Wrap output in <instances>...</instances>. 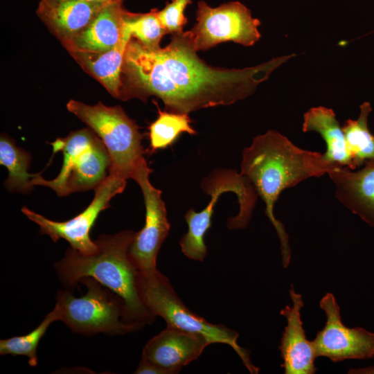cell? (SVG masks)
Returning a JSON list of instances; mask_svg holds the SVG:
<instances>
[{
    "mask_svg": "<svg viewBox=\"0 0 374 374\" xmlns=\"http://www.w3.org/2000/svg\"><path fill=\"white\" fill-rule=\"evenodd\" d=\"M293 55L242 69L209 66L197 55L190 31L175 34L163 48L129 41L124 57L120 99L145 101L153 96L169 112L188 114L229 105L251 95L271 73Z\"/></svg>",
    "mask_w": 374,
    "mask_h": 374,
    "instance_id": "cell-1",
    "label": "cell"
},
{
    "mask_svg": "<svg viewBox=\"0 0 374 374\" xmlns=\"http://www.w3.org/2000/svg\"><path fill=\"white\" fill-rule=\"evenodd\" d=\"M335 166L323 153L303 150L274 130L256 136L243 150L240 173L265 203V215L280 240L284 268L290 264L291 249L284 225L274 215V205L285 189L306 179L321 177Z\"/></svg>",
    "mask_w": 374,
    "mask_h": 374,
    "instance_id": "cell-2",
    "label": "cell"
},
{
    "mask_svg": "<svg viewBox=\"0 0 374 374\" xmlns=\"http://www.w3.org/2000/svg\"><path fill=\"white\" fill-rule=\"evenodd\" d=\"M136 232L125 230L114 235H101L95 242L98 250L84 255L69 247L54 268L62 285L75 289L80 280L91 277L109 288L125 303L123 321L138 330L154 321L155 317L142 301L138 290L139 271L128 252Z\"/></svg>",
    "mask_w": 374,
    "mask_h": 374,
    "instance_id": "cell-3",
    "label": "cell"
},
{
    "mask_svg": "<svg viewBox=\"0 0 374 374\" xmlns=\"http://www.w3.org/2000/svg\"><path fill=\"white\" fill-rule=\"evenodd\" d=\"M66 108L102 141L111 159L109 173L133 179L148 164L139 127L121 106L109 107L101 102L89 105L70 100Z\"/></svg>",
    "mask_w": 374,
    "mask_h": 374,
    "instance_id": "cell-4",
    "label": "cell"
},
{
    "mask_svg": "<svg viewBox=\"0 0 374 374\" xmlns=\"http://www.w3.org/2000/svg\"><path fill=\"white\" fill-rule=\"evenodd\" d=\"M138 290L142 301L156 317L163 318L167 326L202 335L211 344L231 346L251 374L259 373L250 359L249 351L238 344L239 333L222 324L209 323L193 313L178 297L168 278L158 269L152 273H139Z\"/></svg>",
    "mask_w": 374,
    "mask_h": 374,
    "instance_id": "cell-5",
    "label": "cell"
},
{
    "mask_svg": "<svg viewBox=\"0 0 374 374\" xmlns=\"http://www.w3.org/2000/svg\"><path fill=\"white\" fill-rule=\"evenodd\" d=\"M53 154L62 152L63 163L60 173L46 180L40 173L32 184L53 190L60 196L95 189L109 175L111 159L100 139L91 128L71 132L51 143Z\"/></svg>",
    "mask_w": 374,
    "mask_h": 374,
    "instance_id": "cell-6",
    "label": "cell"
},
{
    "mask_svg": "<svg viewBox=\"0 0 374 374\" xmlns=\"http://www.w3.org/2000/svg\"><path fill=\"white\" fill-rule=\"evenodd\" d=\"M79 283L87 287L82 297L74 296L68 290H59L56 295L60 321L73 332L121 335L139 330L124 322L125 303L116 294L91 277L83 278Z\"/></svg>",
    "mask_w": 374,
    "mask_h": 374,
    "instance_id": "cell-7",
    "label": "cell"
},
{
    "mask_svg": "<svg viewBox=\"0 0 374 374\" xmlns=\"http://www.w3.org/2000/svg\"><path fill=\"white\" fill-rule=\"evenodd\" d=\"M202 188L210 195V202L201 211L191 208L186 212L184 218L188 229L179 241L182 253L188 258L200 262L207 254L204 237L211 226V217L219 197L226 192H233L238 197L240 211L238 215L228 220L231 229H244L249 224L257 199V193L247 179L231 170L212 172L202 181Z\"/></svg>",
    "mask_w": 374,
    "mask_h": 374,
    "instance_id": "cell-8",
    "label": "cell"
},
{
    "mask_svg": "<svg viewBox=\"0 0 374 374\" xmlns=\"http://www.w3.org/2000/svg\"><path fill=\"white\" fill-rule=\"evenodd\" d=\"M196 20L190 31L197 51H206L229 41L251 46L261 36L258 29L260 21L253 18L250 10L238 1L224 3L217 8L199 1Z\"/></svg>",
    "mask_w": 374,
    "mask_h": 374,
    "instance_id": "cell-9",
    "label": "cell"
},
{
    "mask_svg": "<svg viewBox=\"0 0 374 374\" xmlns=\"http://www.w3.org/2000/svg\"><path fill=\"white\" fill-rule=\"evenodd\" d=\"M126 184L127 179L109 173L94 189V197L89 205L81 213L67 221L49 220L26 206H23L21 211L39 226L41 234L48 235L54 242L64 239L78 252L91 255L98 250L96 242L90 238L91 229L100 213L109 207L110 200L123 193Z\"/></svg>",
    "mask_w": 374,
    "mask_h": 374,
    "instance_id": "cell-10",
    "label": "cell"
},
{
    "mask_svg": "<svg viewBox=\"0 0 374 374\" xmlns=\"http://www.w3.org/2000/svg\"><path fill=\"white\" fill-rule=\"evenodd\" d=\"M152 172L146 164L132 179L140 186L143 196L145 221L143 227L136 232L128 256L134 267L143 274L157 270V257L170 229L161 191L154 188L149 179Z\"/></svg>",
    "mask_w": 374,
    "mask_h": 374,
    "instance_id": "cell-11",
    "label": "cell"
},
{
    "mask_svg": "<svg viewBox=\"0 0 374 374\" xmlns=\"http://www.w3.org/2000/svg\"><path fill=\"white\" fill-rule=\"evenodd\" d=\"M320 308L325 312L326 321L312 341L317 357H326L333 362L374 357V333L359 327L346 326L332 293L321 298Z\"/></svg>",
    "mask_w": 374,
    "mask_h": 374,
    "instance_id": "cell-12",
    "label": "cell"
},
{
    "mask_svg": "<svg viewBox=\"0 0 374 374\" xmlns=\"http://www.w3.org/2000/svg\"><path fill=\"white\" fill-rule=\"evenodd\" d=\"M210 344L202 335L167 326L147 342L141 358L168 374H175L197 359Z\"/></svg>",
    "mask_w": 374,
    "mask_h": 374,
    "instance_id": "cell-13",
    "label": "cell"
},
{
    "mask_svg": "<svg viewBox=\"0 0 374 374\" xmlns=\"http://www.w3.org/2000/svg\"><path fill=\"white\" fill-rule=\"evenodd\" d=\"M289 294L292 306L286 305L280 314L287 319V326L280 339L279 350L285 374H314L317 372L314 360L317 357L312 344L306 339L301 318L303 306L301 294L295 292L292 285Z\"/></svg>",
    "mask_w": 374,
    "mask_h": 374,
    "instance_id": "cell-14",
    "label": "cell"
},
{
    "mask_svg": "<svg viewBox=\"0 0 374 374\" xmlns=\"http://www.w3.org/2000/svg\"><path fill=\"white\" fill-rule=\"evenodd\" d=\"M327 174L335 186L336 198L374 227V161H366L357 170L337 166Z\"/></svg>",
    "mask_w": 374,
    "mask_h": 374,
    "instance_id": "cell-15",
    "label": "cell"
},
{
    "mask_svg": "<svg viewBox=\"0 0 374 374\" xmlns=\"http://www.w3.org/2000/svg\"><path fill=\"white\" fill-rule=\"evenodd\" d=\"M112 2L40 0L36 14L62 43L84 30Z\"/></svg>",
    "mask_w": 374,
    "mask_h": 374,
    "instance_id": "cell-16",
    "label": "cell"
},
{
    "mask_svg": "<svg viewBox=\"0 0 374 374\" xmlns=\"http://www.w3.org/2000/svg\"><path fill=\"white\" fill-rule=\"evenodd\" d=\"M124 1L105 6L94 19L81 32L62 43L71 51L104 52L118 44L123 37L125 18L128 10Z\"/></svg>",
    "mask_w": 374,
    "mask_h": 374,
    "instance_id": "cell-17",
    "label": "cell"
},
{
    "mask_svg": "<svg viewBox=\"0 0 374 374\" xmlns=\"http://www.w3.org/2000/svg\"><path fill=\"white\" fill-rule=\"evenodd\" d=\"M131 35L124 29L121 42L104 52L71 51L69 53L78 65L99 82L114 98L120 99L124 57Z\"/></svg>",
    "mask_w": 374,
    "mask_h": 374,
    "instance_id": "cell-18",
    "label": "cell"
},
{
    "mask_svg": "<svg viewBox=\"0 0 374 374\" xmlns=\"http://www.w3.org/2000/svg\"><path fill=\"white\" fill-rule=\"evenodd\" d=\"M303 131L316 132L322 136L327 148L323 154L332 165L351 170L359 168L332 109L321 106L310 109L303 115Z\"/></svg>",
    "mask_w": 374,
    "mask_h": 374,
    "instance_id": "cell-19",
    "label": "cell"
},
{
    "mask_svg": "<svg viewBox=\"0 0 374 374\" xmlns=\"http://www.w3.org/2000/svg\"><path fill=\"white\" fill-rule=\"evenodd\" d=\"M0 163L6 167L8 172L4 181L8 190L28 193L33 190L32 179L38 174L28 172L30 164V153L16 146L14 140L4 134L0 138Z\"/></svg>",
    "mask_w": 374,
    "mask_h": 374,
    "instance_id": "cell-20",
    "label": "cell"
},
{
    "mask_svg": "<svg viewBox=\"0 0 374 374\" xmlns=\"http://www.w3.org/2000/svg\"><path fill=\"white\" fill-rule=\"evenodd\" d=\"M157 118L149 127L150 150L154 152L171 145L180 134H195L186 114L161 111L157 106Z\"/></svg>",
    "mask_w": 374,
    "mask_h": 374,
    "instance_id": "cell-21",
    "label": "cell"
},
{
    "mask_svg": "<svg viewBox=\"0 0 374 374\" xmlns=\"http://www.w3.org/2000/svg\"><path fill=\"white\" fill-rule=\"evenodd\" d=\"M372 108L368 102L360 105L356 120L348 119L342 127L350 150L360 168L366 161H374V135L368 127V117Z\"/></svg>",
    "mask_w": 374,
    "mask_h": 374,
    "instance_id": "cell-22",
    "label": "cell"
},
{
    "mask_svg": "<svg viewBox=\"0 0 374 374\" xmlns=\"http://www.w3.org/2000/svg\"><path fill=\"white\" fill-rule=\"evenodd\" d=\"M61 310L55 304L54 309L50 312L42 323L29 333L17 337L0 340V355L12 356L23 355L28 357L30 366L37 365V349L38 344L46 333L49 326L61 319Z\"/></svg>",
    "mask_w": 374,
    "mask_h": 374,
    "instance_id": "cell-23",
    "label": "cell"
},
{
    "mask_svg": "<svg viewBox=\"0 0 374 374\" xmlns=\"http://www.w3.org/2000/svg\"><path fill=\"white\" fill-rule=\"evenodd\" d=\"M158 10L152 9L147 13H134L127 11L125 18L124 29L132 37L137 39L150 49L160 48V41L163 35L168 34L161 26Z\"/></svg>",
    "mask_w": 374,
    "mask_h": 374,
    "instance_id": "cell-24",
    "label": "cell"
},
{
    "mask_svg": "<svg viewBox=\"0 0 374 374\" xmlns=\"http://www.w3.org/2000/svg\"><path fill=\"white\" fill-rule=\"evenodd\" d=\"M191 3L192 0H172L163 9L158 10L159 20L168 33L175 35L183 33V28L187 23L184 11Z\"/></svg>",
    "mask_w": 374,
    "mask_h": 374,
    "instance_id": "cell-25",
    "label": "cell"
},
{
    "mask_svg": "<svg viewBox=\"0 0 374 374\" xmlns=\"http://www.w3.org/2000/svg\"><path fill=\"white\" fill-rule=\"evenodd\" d=\"M136 374H168L163 368L141 358Z\"/></svg>",
    "mask_w": 374,
    "mask_h": 374,
    "instance_id": "cell-26",
    "label": "cell"
},
{
    "mask_svg": "<svg viewBox=\"0 0 374 374\" xmlns=\"http://www.w3.org/2000/svg\"><path fill=\"white\" fill-rule=\"evenodd\" d=\"M51 1H56V0H51ZM82 1H98V2H114L117 1H124V0H82Z\"/></svg>",
    "mask_w": 374,
    "mask_h": 374,
    "instance_id": "cell-27",
    "label": "cell"
}]
</instances>
